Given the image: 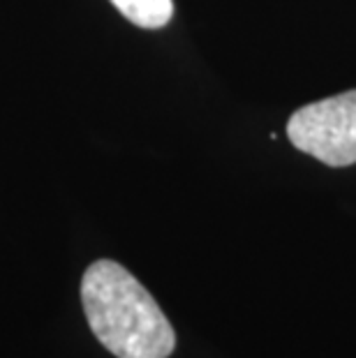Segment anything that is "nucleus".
Here are the masks:
<instances>
[{
    "instance_id": "f257e3e1",
    "label": "nucleus",
    "mask_w": 356,
    "mask_h": 358,
    "mask_svg": "<svg viewBox=\"0 0 356 358\" xmlns=\"http://www.w3.org/2000/svg\"><path fill=\"white\" fill-rule=\"evenodd\" d=\"M88 326L116 358H169L176 333L148 289L111 259L90 264L81 280Z\"/></svg>"
},
{
    "instance_id": "f03ea898",
    "label": "nucleus",
    "mask_w": 356,
    "mask_h": 358,
    "mask_svg": "<svg viewBox=\"0 0 356 358\" xmlns=\"http://www.w3.org/2000/svg\"><path fill=\"white\" fill-rule=\"evenodd\" d=\"M287 136L329 166L356 164V90L301 106L287 123Z\"/></svg>"
},
{
    "instance_id": "7ed1b4c3",
    "label": "nucleus",
    "mask_w": 356,
    "mask_h": 358,
    "mask_svg": "<svg viewBox=\"0 0 356 358\" xmlns=\"http://www.w3.org/2000/svg\"><path fill=\"white\" fill-rule=\"evenodd\" d=\"M113 7L134 26L157 30L173 17V0H111Z\"/></svg>"
}]
</instances>
